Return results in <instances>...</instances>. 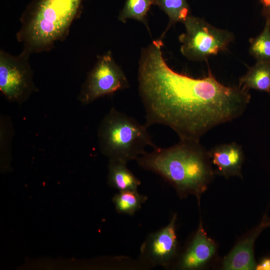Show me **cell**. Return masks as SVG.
<instances>
[{
    "label": "cell",
    "instance_id": "17",
    "mask_svg": "<svg viewBox=\"0 0 270 270\" xmlns=\"http://www.w3.org/2000/svg\"><path fill=\"white\" fill-rule=\"evenodd\" d=\"M249 52L256 61L270 60V22H266L262 32L250 39Z\"/></svg>",
    "mask_w": 270,
    "mask_h": 270
},
{
    "label": "cell",
    "instance_id": "13",
    "mask_svg": "<svg viewBox=\"0 0 270 270\" xmlns=\"http://www.w3.org/2000/svg\"><path fill=\"white\" fill-rule=\"evenodd\" d=\"M108 182L119 191L138 190L141 182L128 168L126 164L110 160Z\"/></svg>",
    "mask_w": 270,
    "mask_h": 270
},
{
    "label": "cell",
    "instance_id": "6",
    "mask_svg": "<svg viewBox=\"0 0 270 270\" xmlns=\"http://www.w3.org/2000/svg\"><path fill=\"white\" fill-rule=\"evenodd\" d=\"M30 54L24 49L18 56L0 50V90L10 102L22 103L38 91L29 62Z\"/></svg>",
    "mask_w": 270,
    "mask_h": 270
},
{
    "label": "cell",
    "instance_id": "12",
    "mask_svg": "<svg viewBox=\"0 0 270 270\" xmlns=\"http://www.w3.org/2000/svg\"><path fill=\"white\" fill-rule=\"evenodd\" d=\"M238 86L270 94V60H258L239 78Z\"/></svg>",
    "mask_w": 270,
    "mask_h": 270
},
{
    "label": "cell",
    "instance_id": "15",
    "mask_svg": "<svg viewBox=\"0 0 270 270\" xmlns=\"http://www.w3.org/2000/svg\"><path fill=\"white\" fill-rule=\"evenodd\" d=\"M152 5H156V0H126L118 19L124 23L128 19H134L143 23L149 31L147 15Z\"/></svg>",
    "mask_w": 270,
    "mask_h": 270
},
{
    "label": "cell",
    "instance_id": "11",
    "mask_svg": "<svg viewBox=\"0 0 270 270\" xmlns=\"http://www.w3.org/2000/svg\"><path fill=\"white\" fill-rule=\"evenodd\" d=\"M215 172L228 178L232 176L242 178V167L244 155L242 146L235 142L218 145L209 151Z\"/></svg>",
    "mask_w": 270,
    "mask_h": 270
},
{
    "label": "cell",
    "instance_id": "19",
    "mask_svg": "<svg viewBox=\"0 0 270 270\" xmlns=\"http://www.w3.org/2000/svg\"><path fill=\"white\" fill-rule=\"evenodd\" d=\"M256 270H270V257L262 258L258 264H256Z\"/></svg>",
    "mask_w": 270,
    "mask_h": 270
},
{
    "label": "cell",
    "instance_id": "14",
    "mask_svg": "<svg viewBox=\"0 0 270 270\" xmlns=\"http://www.w3.org/2000/svg\"><path fill=\"white\" fill-rule=\"evenodd\" d=\"M158 6L168 16L169 22L162 34L164 36L168 29L178 22H183L191 14L187 0H156Z\"/></svg>",
    "mask_w": 270,
    "mask_h": 270
},
{
    "label": "cell",
    "instance_id": "9",
    "mask_svg": "<svg viewBox=\"0 0 270 270\" xmlns=\"http://www.w3.org/2000/svg\"><path fill=\"white\" fill-rule=\"evenodd\" d=\"M214 242L206 234L200 222L198 230L178 263L182 270H192L202 267L216 252Z\"/></svg>",
    "mask_w": 270,
    "mask_h": 270
},
{
    "label": "cell",
    "instance_id": "3",
    "mask_svg": "<svg viewBox=\"0 0 270 270\" xmlns=\"http://www.w3.org/2000/svg\"><path fill=\"white\" fill-rule=\"evenodd\" d=\"M83 0H31L20 16L16 34L30 54L50 51L64 41L81 14Z\"/></svg>",
    "mask_w": 270,
    "mask_h": 270
},
{
    "label": "cell",
    "instance_id": "4",
    "mask_svg": "<svg viewBox=\"0 0 270 270\" xmlns=\"http://www.w3.org/2000/svg\"><path fill=\"white\" fill-rule=\"evenodd\" d=\"M148 126L112 108L101 120L98 130L99 148L109 158L127 164L144 154L145 148L156 146Z\"/></svg>",
    "mask_w": 270,
    "mask_h": 270
},
{
    "label": "cell",
    "instance_id": "5",
    "mask_svg": "<svg viewBox=\"0 0 270 270\" xmlns=\"http://www.w3.org/2000/svg\"><path fill=\"white\" fill-rule=\"evenodd\" d=\"M185 32L179 36L180 52L192 61L206 60L226 50L234 40V34L217 28L204 18L190 15L184 22Z\"/></svg>",
    "mask_w": 270,
    "mask_h": 270
},
{
    "label": "cell",
    "instance_id": "8",
    "mask_svg": "<svg viewBox=\"0 0 270 270\" xmlns=\"http://www.w3.org/2000/svg\"><path fill=\"white\" fill-rule=\"evenodd\" d=\"M176 214L167 226L150 234L142 244L140 260L147 267L168 268L177 252L178 240L176 230Z\"/></svg>",
    "mask_w": 270,
    "mask_h": 270
},
{
    "label": "cell",
    "instance_id": "2",
    "mask_svg": "<svg viewBox=\"0 0 270 270\" xmlns=\"http://www.w3.org/2000/svg\"><path fill=\"white\" fill-rule=\"evenodd\" d=\"M136 160L140 167L168 182L180 198L192 194L198 201L216 174L209 151L200 141L180 140L168 148L156 146Z\"/></svg>",
    "mask_w": 270,
    "mask_h": 270
},
{
    "label": "cell",
    "instance_id": "16",
    "mask_svg": "<svg viewBox=\"0 0 270 270\" xmlns=\"http://www.w3.org/2000/svg\"><path fill=\"white\" fill-rule=\"evenodd\" d=\"M147 199V196L140 194L138 190H125L120 191L112 201L118 212L133 216Z\"/></svg>",
    "mask_w": 270,
    "mask_h": 270
},
{
    "label": "cell",
    "instance_id": "10",
    "mask_svg": "<svg viewBox=\"0 0 270 270\" xmlns=\"http://www.w3.org/2000/svg\"><path fill=\"white\" fill-rule=\"evenodd\" d=\"M270 226V218L264 217L262 222L245 238L240 241L226 256L223 268L226 270H255L254 254L255 241L260 232Z\"/></svg>",
    "mask_w": 270,
    "mask_h": 270
},
{
    "label": "cell",
    "instance_id": "7",
    "mask_svg": "<svg viewBox=\"0 0 270 270\" xmlns=\"http://www.w3.org/2000/svg\"><path fill=\"white\" fill-rule=\"evenodd\" d=\"M128 86L127 78L110 51L98 56L97 60L82 86L78 100L84 104Z\"/></svg>",
    "mask_w": 270,
    "mask_h": 270
},
{
    "label": "cell",
    "instance_id": "1",
    "mask_svg": "<svg viewBox=\"0 0 270 270\" xmlns=\"http://www.w3.org/2000/svg\"><path fill=\"white\" fill-rule=\"evenodd\" d=\"M161 39L144 48L138 62V92L148 128L162 124L180 140L200 141L214 128L241 116L250 103L248 90L208 75L194 78L177 72L166 63Z\"/></svg>",
    "mask_w": 270,
    "mask_h": 270
},
{
    "label": "cell",
    "instance_id": "18",
    "mask_svg": "<svg viewBox=\"0 0 270 270\" xmlns=\"http://www.w3.org/2000/svg\"><path fill=\"white\" fill-rule=\"evenodd\" d=\"M262 6V14L265 22H270V0H258Z\"/></svg>",
    "mask_w": 270,
    "mask_h": 270
}]
</instances>
